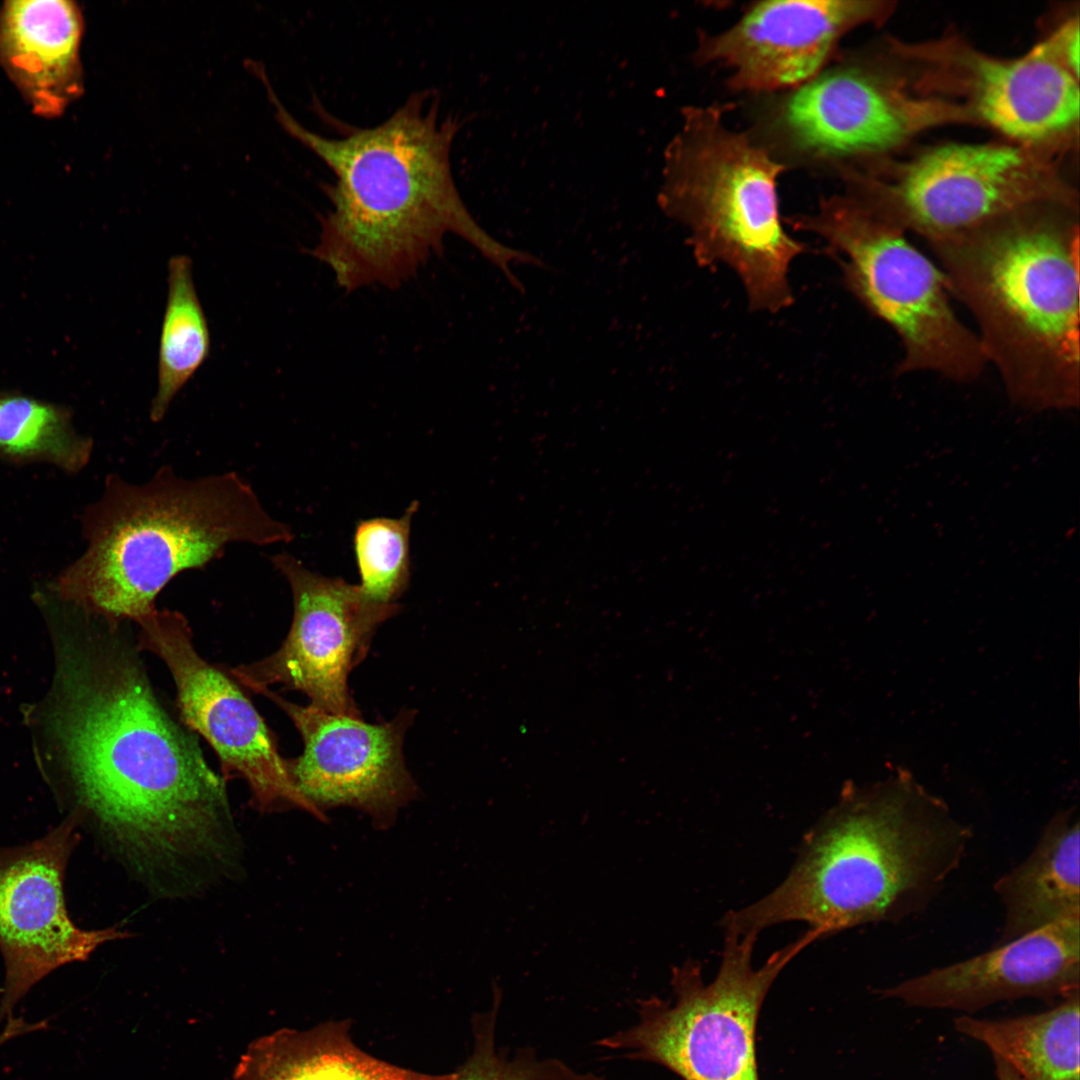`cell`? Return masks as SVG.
Masks as SVG:
<instances>
[{
    "label": "cell",
    "mask_w": 1080,
    "mask_h": 1080,
    "mask_svg": "<svg viewBox=\"0 0 1080 1080\" xmlns=\"http://www.w3.org/2000/svg\"><path fill=\"white\" fill-rule=\"evenodd\" d=\"M93 440L74 428L71 410L20 391L0 390V459L14 465L47 463L80 472Z\"/></svg>",
    "instance_id": "obj_23"
},
{
    "label": "cell",
    "mask_w": 1080,
    "mask_h": 1080,
    "mask_svg": "<svg viewBox=\"0 0 1080 1080\" xmlns=\"http://www.w3.org/2000/svg\"><path fill=\"white\" fill-rule=\"evenodd\" d=\"M788 221L825 241L847 290L896 332L903 347L897 376L934 373L968 383L983 373L984 352L952 309L943 273L903 230L856 195L831 196L815 213Z\"/></svg>",
    "instance_id": "obj_7"
},
{
    "label": "cell",
    "mask_w": 1080,
    "mask_h": 1080,
    "mask_svg": "<svg viewBox=\"0 0 1080 1080\" xmlns=\"http://www.w3.org/2000/svg\"><path fill=\"white\" fill-rule=\"evenodd\" d=\"M1079 984L1080 919H1068L880 993L909 1006L973 1012L1023 997L1065 999Z\"/></svg>",
    "instance_id": "obj_16"
},
{
    "label": "cell",
    "mask_w": 1080,
    "mask_h": 1080,
    "mask_svg": "<svg viewBox=\"0 0 1080 1080\" xmlns=\"http://www.w3.org/2000/svg\"><path fill=\"white\" fill-rule=\"evenodd\" d=\"M947 60L968 111L1021 142L1062 136L1079 118L1078 76L1051 36L1027 54L999 59L960 50Z\"/></svg>",
    "instance_id": "obj_17"
},
{
    "label": "cell",
    "mask_w": 1080,
    "mask_h": 1080,
    "mask_svg": "<svg viewBox=\"0 0 1080 1080\" xmlns=\"http://www.w3.org/2000/svg\"><path fill=\"white\" fill-rule=\"evenodd\" d=\"M258 693L277 704L302 737V754L286 763L315 816L322 818L325 809L351 806L385 826L416 797L417 786L403 757L413 712L402 711L391 721L371 724L361 717L292 703L269 688Z\"/></svg>",
    "instance_id": "obj_13"
},
{
    "label": "cell",
    "mask_w": 1080,
    "mask_h": 1080,
    "mask_svg": "<svg viewBox=\"0 0 1080 1080\" xmlns=\"http://www.w3.org/2000/svg\"><path fill=\"white\" fill-rule=\"evenodd\" d=\"M419 503L398 518L375 517L357 523L353 548L359 587L372 601L396 604L410 579V531Z\"/></svg>",
    "instance_id": "obj_24"
},
{
    "label": "cell",
    "mask_w": 1080,
    "mask_h": 1080,
    "mask_svg": "<svg viewBox=\"0 0 1080 1080\" xmlns=\"http://www.w3.org/2000/svg\"><path fill=\"white\" fill-rule=\"evenodd\" d=\"M271 562L291 588V628L272 655L239 665L231 675L255 693L279 684L303 692L321 710L361 717L348 676L366 655L377 627L399 605L374 602L358 585L313 572L290 554H276Z\"/></svg>",
    "instance_id": "obj_10"
},
{
    "label": "cell",
    "mask_w": 1080,
    "mask_h": 1080,
    "mask_svg": "<svg viewBox=\"0 0 1080 1080\" xmlns=\"http://www.w3.org/2000/svg\"><path fill=\"white\" fill-rule=\"evenodd\" d=\"M234 1080H451L381 1060L358 1047L346 1022L284 1028L251 1042Z\"/></svg>",
    "instance_id": "obj_20"
},
{
    "label": "cell",
    "mask_w": 1080,
    "mask_h": 1080,
    "mask_svg": "<svg viewBox=\"0 0 1080 1080\" xmlns=\"http://www.w3.org/2000/svg\"><path fill=\"white\" fill-rule=\"evenodd\" d=\"M167 299L158 351L157 390L149 416L163 420L179 391L209 356L211 339L199 300L191 258L174 255L168 262Z\"/></svg>",
    "instance_id": "obj_22"
},
{
    "label": "cell",
    "mask_w": 1080,
    "mask_h": 1080,
    "mask_svg": "<svg viewBox=\"0 0 1080 1080\" xmlns=\"http://www.w3.org/2000/svg\"><path fill=\"white\" fill-rule=\"evenodd\" d=\"M1072 205L1024 207L929 241L973 316L1009 399L1033 412L1080 400L1079 225Z\"/></svg>",
    "instance_id": "obj_4"
},
{
    "label": "cell",
    "mask_w": 1080,
    "mask_h": 1080,
    "mask_svg": "<svg viewBox=\"0 0 1080 1080\" xmlns=\"http://www.w3.org/2000/svg\"><path fill=\"white\" fill-rule=\"evenodd\" d=\"M1079 1002L1076 993L1041 1013L999 1020L960 1016L954 1026L1023 1080H1080Z\"/></svg>",
    "instance_id": "obj_21"
},
{
    "label": "cell",
    "mask_w": 1080,
    "mask_h": 1080,
    "mask_svg": "<svg viewBox=\"0 0 1080 1080\" xmlns=\"http://www.w3.org/2000/svg\"><path fill=\"white\" fill-rule=\"evenodd\" d=\"M997 1080H1023L1007 1063L993 1056Z\"/></svg>",
    "instance_id": "obj_27"
},
{
    "label": "cell",
    "mask_w": 1080,
    "mask_h": 1080,
    "mask_svg": "<svg viewBox=\"0 0 1080 1080\" xmlns=\"http://www.w3.org/2000/svg\"><path fill=\"white\" fill-rule=\"evenodd\" d=\"M783 169L728 128L720 106L688 108L666 153L661 208L690 231L698 265L725 264L738 275L753 311L793 303L788 270L806 251L781 223L776 187Z\"/></svg>",
    "instance_id": "obj_6"
},
{
    "label": "cell",
    "mask_w": 1080,
    "mask_h": 1080,
    "mask_svg": "<svg viewBox=\"0 0 1080 1080\" xmlns=\"http://www.w3.org/2000/svg\"><path fill=\"white\" fill-rule=\"evenodd\" d=\"M757 938L725 934L711 982L703 979L697 960L674 966V1001H640L639 1022L601 1044L661 1064L683 1080H759L755 1034L761 1006L783 969L821 935L808 929L755 968Z\"/></svg>",
    "instance_id": "obj_8"
},
{
    "label": "cell",
    "mask_w": 1080,
    "mask_h": 1080,
    "mask_svg": "<svg viewBox=\"0 0 1080 1080\" xmlns=\"http://www.w3.org/2000/svg\"><path fill=\"white\" fill-rule=\"evenodd\" d=\"M967 118L966 109L910 96L860 64L813 77L786 99L780 113L796 148L827 159L884 152L930 126Z\"/></svg>",
    "instance_id": "obj_14"
},
{
    "label": "cell",
    "mask_w": 1080,
    "mask_h": 1080,
    "mask_svg": "<svg viewBox=\"0 0 1080 1080\" xmlns=\"http://www.w3.org/2000/svg\"><path fill=\"white\" fill-rule=\"evenodd\" d=\"M263 83L282 128L332 171L322 186L329 200L320 215L317 244L309 252L327 265L347 293L379 285L395 289L413 277L448 234L476 248L524 293L510 262L545 267L538 257L501 244L465 206L451 169L458 117H441L439 96L415 92L372 127L344 126L325 137L301 125Z\"/></svg>",
    "instance_id": "obj_2"
},
{
    "label": "cell",
    "mask_w": 1080,
    "mask_h": 1080,
    "mask_svg": "<svg viewBox=\"0 0 1080 1080\" xmlns=\"http://www.w3.org/2000/svg\"><path fill=\"white\" fill-rule=\"evenodd\" d=\"M84 20L68 0H10L0 8V67L32 112L56 118L84 89Z\"/></svg>",
    "instance_id": "obj_18"
},
{
    "label": "cell",
    "mask_w": 1080,
    "mask_h": 1080,
    "mask_svg": "<svg viewBox=\"0 0 1080 1080\" xmlns=\"http://www.w3.org/2000/svg\"><path fill=\"white\" fill-rule=\"evenodd\" d=\"M1053 38L1059 52L1069 69L1078 76L1079 71V23L1078 19L1068 21Z\"/></svg>",
    "instance_id": "obj_26"
},
{
    "label": "cell",
    "mask_w": 1080,
    "mask_h": 1080,
    "mask_svg": "<svg viewBox=\"0 0 1080 1080\" xmlns=\"http://www.w3.org/2000/svg\"><path fill=\"white\" fill-rule=\"evenodd\" d=\"M886 3L775 0L754 4L730 28L703 34L697 58L729 68L737 90L768 91L804 84L821 70L853 28L881 19Z\"/></svg>",
    "instance_id": "obj_15"
},
{
    "label": "cell",
    "mask_w": 1080,
    "mask_h": 1080,
    "mask_svg": "<svg viewBox=\"0 0 1080 1080\" xmlns=\"http://www.w3.org/2000/svg\"><path fill=\"white\" fill-rule=\"evenodd\" d=\"M82 530L87 548L59 574L55 589L116 624L153 612L173 578L205 568L230 544L267 546L294 538L240 474L185 478L170 466L141 484L109 474L102 496L83 513Z\"/></svg>",
    "instance_id": "obj_5"
},
{
    "label": "cell",
    "mask_w": 1080,
    "mask_h": 1080,
    "mask_svg": "<svg viewBox=\"0 0 1080 1080\" xmlns=\"http://www.w3.org/2000/svg\"><path fill=\"white\" fill-rule=\"evenodd\" d=\"M69 818L24 846L0 848V952L5 980L0 1023L55 969L84 961L102 944L122 937L116 928L85 930L69 917L65 870L77 842Z\"/></svg>",
    "instance_id": "obj_12"
},
{
    "label": "cell",
    "mask_w": 1080,
    "mask_h": 1080,
    "mask_svg": "<svg viewBox=\"0 0 1080 1080\" xmlns=\"http://www.w3.org/2000/svg\"><path fill=\"white\" fill-rule=\"evenodd\" d=\"M880 216L927 242L1038 204L1073 205L1042 160L1023 146L950 143L907 163L888 185L859 195Z\"/></svg>",
    "instance_id": "obj_9"
},
{
    "label": "cell",
    "mask_w": 1080,
    "mask_h": 1080,
    "mask_svg": "<svg viewBox=\"0 0 1080 1080\" xmlns=\"http://www.w3.org/2000/svg\"><path fill=\"white\" fill-rule=\"evenodd\" d=\"M972 837L945 801L906 769L848 784L805 834L785 879L758 901L727 912L726 934L755 935L804 922L822 938L924 910L960 866Z\"/></svg>",
    "instance_id": "obj_3"
},
{
    "label": "cell",
    "mask_w": 1080,
    "mask_h": 1080,
    "mask_svg": "<svg viewBox=\"0 0 1080 1080\" xmlns=\"http://www.w3.org/2000/svg\"><path fill=\"white\" fill-rule=\"evenodd\" d=\"M119 624L71 658L54 724L83 806L144 869L217 856L224 777L167 713Z\"/></svg>",
    "instance_id": "obj_1"
},
{
    "label": "cell",
    "mask_w": 1080,
    "mask_h": 1080,
    "mask_svg": "<svg viewBox=\"0 0 1080 1080\" xmlns=\"http://www.w3.org/2000/svg\"><path fill=\"white\" fill-rule=\"evenodd\" d=\"M1079 826L1074 808L1057 812L1031 853L995 882L993 890L1004 909L995 945L1059 921L1080 919Z\"/></svg>",
    "instance_id": "obj_19"
},
{
    "label": "cell",
    "mask_w": 1080,
    "mask_h": 1080,
    "mask_svg": "<svg viewBox=\"0 0 1080 1080\" xmlns=\"http://www.w3.org/2000/svg\"><path fill=\"white\" fill-rule=\"evenodd\" d=\"M137 625L139 649L153 653L167 666L183 722L211 745L225 778H242L262 810L291 805L314 814L251 701L196 651L186 617L179 611L155 609Z\"/></svg>",
    "instance_id": "obj_11"
},
{
    "label": "cell",
    "mask_w": 1080,
    "mask_h": 1080,
    "mask_svg": "<svg viewBox=\"0 0 1080 1080\" xmlns=\"http://www.w3.org/2000/svg\"><path fill=\"white\" fill-rule=\"evenodd\" d=\"M494 1019L495 1015L480 1027L472 1055L451 1080H598L577 1076L559 1064L510 1061L499 1055L494 1048Z\"/></svg>",
    "instance_id": "obj_25"
}]
</instances>
